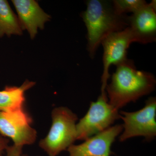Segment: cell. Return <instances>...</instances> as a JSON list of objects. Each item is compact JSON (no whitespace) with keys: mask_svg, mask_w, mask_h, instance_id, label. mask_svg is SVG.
Instances as JSON below:
<instances>
[{"mask_svg":"<svg viewBox=\"0 0 156 156\" xmlns=\"http://www.w3.org/2000/svg\"><path fill=\"white\" fill-rule=\"evenodd\" d=\"M116 66V69L105 91L109 103L117 109L150 94L155 89L154 76L138 70L133 60L128 58Z\"/></svg>","mask_w":156,"mask_h":156,"instance_id":"cell-1","label":"cell"},{"mask_svg":"<svg viewBox=\"0 0 156 156\" xmlns=\"http://www.w3.org/2000/svg\"><path fill=\"white\" fill-rule=\"evenodd\" d=\"M87 6L81 17L87 28V50L93 58L107 37L128 27V15L117 14L110 1L89 0Z\"/></svg>","mask_w":156,"mask_h":156,"instance_id":"cell-2","label":"cell"},{"mask_svg":"<svg viewBox=\"0 0 156 156\" xmlns=\"http://www.w3.org/2000/svg\"><path fill=\"white\" fill-rule=\"evenodd\" d=\"M52 119L49 133L40 141L39 146L48 156H57L76 140L78 117L67 108L59 107L53 110Z\"/></svg>","mask_w":156,"mask_h":156,"instance_id":"cell-3","label":"cell"},{"mask_svg":"<svg viewBox=\"0 0 156 156\" xmlns=\"http://www.w3.org/2000/svg\"><path fill=\"white\" fill-rule=\"evenodd\" d=\"M119 119V110L109 103L106 92L101 93L96 101L91 102L87 113L76 124L77 140H86L109 128Z\"/></svg>","mask_w":156,"mask_h":156,"instance_id":"cell-4","label":"cell"},{"mask_svg":"<svg viewBox=\"0 0 156 156\" xmlns=\"http://www.w3.org/2000/svg\"><path fill=\"white\" fill-rule=\"evenodd\" d=\"M124 131L119 141L136 136H143L147 141L154 139L156 135V99L150 97L146 101L143 108L134 112L121 111Z\"/></svg>","mask_w":156,"mask_h":156,"instance_id":"cell-5","label":"cell"},{"mask_svg":"<svg viewBox=\"0 0 156 156\" xmlns=\"http://www.w3.org/2000/svg\"><path fill=\"white\" fill-rule=\"evenodd\" d=\"M32 123L31 117L24 108L0 111V134L12 139L14 145L23 147L34 143L37 133Z\"/></svg>","mask_w":156,"mask_h":156,"instance_id":"cell-6","label":"cell"},{"mask_svg":"<svg viewBox=\"0 0 156 156\" xmlns=\"http://www.w3.org/2000/svg\"><path fill=\"white\" fill-rule=\"evenodd\" d=\"M134 42L128 27L124 30L109 35L101 42L103 47V70L101 77V93L105 89L109 77V69L112 65L117 66L127 59V50Z\"/></svg>","mask_w":156,"mask_h":156,"instance_id":"cell-7","label":"cell"},{"mask_svg":"<svg viewBox=\"0 0 156 156\" xmlns=\"http://www.w3.org/2000/svg\"><path fill=\"white\" fill-rule=\"evenodd\" d=\"M122 125L111 126L89 137L79 145H71L69 156H110L112 144L123 131Z\"/></svg>","mask_w":156,"mask_h":156,"instance_id":"cell-8","label":"cell"},{"mask_svg":"<svg viewBox=\"0 0 156 156\" xmlns=\"http://www.w3.org/2000/svg\"><path fill=\"white\" fill-rule=\"evenodd\" d=\"M134 42L147 44L156 40V2L152 1L128 17Z\"/></svg>","mask_w":156,"mask_h":156,"instance_id":"cell-9","label":"cell"},{"mask_svg":"<svg viewBox=\"0 0 156 156\" xmlns=\"http://www.w3.org/2000/svg\"><path fill=\"white\" fill-rule=\"evenodd\" d=\"M23 30H27L30 38L36 36L39 29L43 30L51 16L44 11L34 0H12Z\"/></svg>","mask_w":156,"mask_h":156,"instance_id":"cell-10","label":"cell"},{"mask_svg":"<svg viewBox=\"0 0 156 156\" xmlns=\"http://www.w3.org/2000/svg\"><path fill=\"white\" fill-rule=\"evenodd\" d=\"M35 84V82L26 80L20 87L7 86L0 91V111H11L23 108L25 92Z\"/></svg>","mask_w":156,"mask_h":156,"instance_id":"cell-11","label":"cell"},{"mask_svg":"<svg viewBox=\"0 0 156 156\" xmlns=\"http://www.w3.org/2000/svg\"><path fill=\"white\" fill-rule=\"evenodd\" d=\"M23 31L18 17L8 1L0 0V37L4 35L20 36Z\"/></svg>","mask_w":156,"mask_h":156,"instance_id":"cell-12","label":"cell"},{"mask_svg":"<svg viewBox=\"0 0 156 156\" xmlns=\"http://www.w3.org/2000/svg\"><path fill=\"white\" fill-rule=\"evenodd\" d=\"M112 3L115 11L120 15L133 14L147 4L144 0H114Z\"/></svg>","mask_w":156,"mask_h":156,"instance_id":"cell-13","label":"cell"},{"mask_svg":"<svg viewBox=\"0 0 156 156\" xmlns=\"http://www.w3.org/2000/svg\"><path fill=\"white\" fill-rule=\"evenodd\" d=\"M23 147L14 145L9 146L6 150L5 156H28L23 153Z\"/></svg>","mask_w":156,"mask_h":156,"instance_id":"cell-14","label":"cell"},{"mask_svg":"<svg viewBox=\"0 0 156 156\" xmlns=\"http://www.w3.org/2000/svg\"><path fill=\"white\" fill-rule=\"evenodd\" d=\"M9 140L0 134V156H5L6 150L9 146Z\"/></svg>","mask_w":156,"mask_h":156,"instance_id":"cell-15","label":"cell"}]
</instances>
